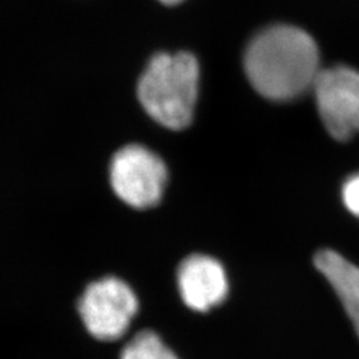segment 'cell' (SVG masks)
Instances as JSON below:
<instances>
[{
	"label": "cell",
	"mask_w": 359,
	"mask_h": 359,
	"mask_svg": "<svg viewBox=\"0 0 359 359\" xmlns=\"http://www.w3.org/2000/svg\"><path fill=\"white\" fill-rule=\"evenodd\" d=\"M121 359H179L154 332H140L127 344Z\"/></svg>",
	"instance_id": "ba28073f"
},
{
	"label": "cell",
	"mask_w": 359,
	"mask_h": 359,
	"mask_svg": "<svg viewBox=\"0 0 359 359\" xmlns=\"http://www.w3.org/2000/svg\"><path fill=\"white\" fill-rule=\"evenodd\" d=\"M313 92L322 123L334 139L345 142L359 133V72L337 65L321 69Z\"/></svg>",
	"instance_id": "5b68a950"
},
{
	"label": "cell",
	"mask_w": 359,
	"mask_h": 359,
	"mask_svg": "<svg viewBox=\"0 0 359 359\" xmlns=\"http://www.w3.org/2000/svg\"><path fill=\"white\" fill-rule=\"evenodd\" d=\"M200 68L188 52L160 53L147 65L137 95L142 108L169 129L187 128L198 96Z\"/></svg>",
	"instance_id": "7a4b0ae2"
},
{
	"label": "cell",
	"mask_w": 359,
	"mask_h": 359,
	"mask_svg": "<svg viewBox=\"0 0 359 359\" xmlns=\"http://www.w3.org/2000/svg\"><path fill=\"white\" fill-rule=\"evenodd\" d=\"M177 281L184 304L196 311H208L221 305L229 290L222 265L204 255L184 259L180 265Z\"/></svg>",
	"instance_id": "8992f818"
},
{
	"label": "cell",
	"mask_w": 359,
	"mask_h": 359,
	"mask_svg": "<svg viewBox=\"0 0 359 359\" xmlns=\"http://www.w3.org/2000/svg\"><path fill=\"white\" fill-rule=\"evenodd\" d=\"M160 1H163V3H165V4H176V3H180V1H182V0H160Z\"/></svg>",
	"instance_id": "30bf717a"
},
{
	"label": "cell",
	"mask_w": 359,
	"mask_h": 359,
	"mask_svg": "<svg viewBox=\"0 0 359 359\" xmlns=\"http://www.w3.org/2000/svg\"><path fill=\"white\" fill-rule=\"evenodd\" d=\"M137 309L139 301L133 290L115 277L90 283L79 302L87 330L100 341H115L124 335Z\"/></svg>",
	"instance_id": "277c9868"
},
{
	"label": "cell",
	"mask_w": 359,
	"mask_h": 359,
	"mask_svg": "<svg viewBox=\"0 0 359 359\" xmlns=\"http://www.w3.org/2000/svg\"><path fill=\"white\" fill-rule=\"evenodd\" d=\"M164 161L142 145L132 144L115 154L111 184L117 197L136 209L157 205L167 185Z\"/></svg>",
	"instance_id": "3957f363"
},
{
	"label": "cell",
	"mask_w": 359,
	"mask_h": 359,
	"mask_svg": "<svg viewBox=\"0 0 359 359\" xmlns=\"http://www.w3.org/2000/svg\"><path fill=\"white\" fill-rule=\"evenodd\" d=\"M342 201L347 210L359 218V173L350 176L342 187Z\"/></svg>",
	"instance_id": "9c48e42d"
},
{
	"label": "cell",
	"mask_w": 359,
	"mask_h": 359,
	"mask_svg": "<svg viewBox=\"0 0 359 359\" xmlns=\"http://www.w3.org/2000/svg\"><path fill=\"white\" fill-rule=\"evenodd\" d=\"M316 266L341 299L359 335V268L333 250H321Z\"/></svg>",
	"instance_id": "52a82bcc"
},
{
	"label": "cell",
	"mask_w": 359,
	"mask_h": 359,
	"mask_svg": "<svg viewBox=\"0 0 359 359\" xmlns=\"http://www.w3.org/2000/svg\"><path fill=\"white\" fill-rule=\"evenodd\" d=\"M245 72L255 90L274 102H290L313 90L321 72L316 41L304 29L273 26L245 52Z\"/></svg>",
	"instance_id": "6da1fadb"
}]
</instances>
